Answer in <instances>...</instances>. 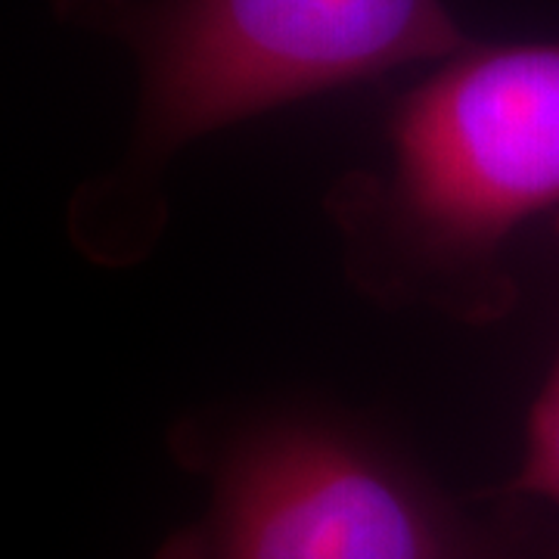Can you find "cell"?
<instances>
[{
  "label": "cell",
  "instance_id": "6da1fadb",
  "mask_svg": "<svg viewBox=\"0 0 559 559\" xmlns=\"http://www.w3.org/2000/svg\"><path fill=\"white\" fill-rule=\"evenodd\" d=\"M559 202V44H466L389 121V165L330 183L352 289L488 326L516 305L507 242Z\"/></svg>",
  "mask_w": 559,
  "mask_h": 559
},
{
  "label": "cell",
  "instance_id": "7a4b0ae2",
  "mask_svg": "<svg viewBox=\"0 0 559 559\" xmlns=\"http://www.w3.org/2000/svg\"><path fill=\"white\" fill-rule=\"evenodd\" d=\"M53 10L138 62L128 153L69 205L81 255L106 267L156 249L165 175L190 143L469 44L444 0H53Z\"/></svg>",
  "mask_w": 559,
  "mask_h": 559
},
{
  "label": "cell",
  "instance_id": "3957f363",
  "mask_svg": "<svg viewBox=\"0 0 559 559\" xmlns=\"http://www.w3.org/2000/svg\"><path fill=\"white\" fill-rule=\"evenodd\" d=\"M168 451L205 485L153 559H554L522 498H460L382 429L323 401L205 404Z\"/></svg>",
  "mask_w": 559,
  "mask_h": 559
},
{
  "label": "cell",
  "instance_id": "277c9868",
  "mask_svg": "<svg viewBox=\"0 0 559 559\" xmlns=\"http://www.w3.org/2000/svg\"><path fill=\"white\" fill-rule=\"evenodd\" d=\"M495 491L507 498H538L559 503V355L528 414V436L520 469Z\"/></svg>",
  "mask_w": 559,
  "mask_h": 559
}]
</instances>
